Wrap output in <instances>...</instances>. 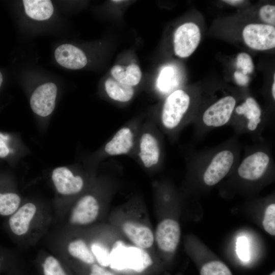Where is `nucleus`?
Segmentation results:
<instances>
[{"instance_id": "obj_1", "label": "nucleus", "mask_w": 275, "mask_h": 275, "mask_svg": "<svg viewBox=\"0 0 275 275\" xmlns=\"http://www.w3.org/2000/svg\"><path fill=\"white\" fill-rule=\"evenodd\" d=\"M156 129L151 120L143 122L133 156L144 169L149 172L159 167L161 159V146Z\"/></svg>"}, {"instance_id": "obj_2", "label": "nucleus", "mask_w": 275, "mask_h": 275, "mask_svg": "<svg viewBox=\"0 0 275 275\" xmlns=\"http://www.w3.org/2000/svg\"><path fill=\"white\" fill-rule=\"evenodd\" d=\"M143 123L142 120H133L120 127L103 146L102 157L121 155L133 157Z\"/></svg>"}, {"instance_id": "obj_3", "label": "nucleus", "mask_w": 275, "mask_h": 275, "mask_svg": "<svg viewBox=\"0 0 275 275\" xmlns=\"http://www.w3.org/2000/svg\"><path fill=\"white\" fill-rule=\"evenodd\" d=\"M190 97L184 90H176L165 99L160 113V126L165 130L172 131L181 125L190 104Z\"/></svg>"}, {"instance_id": "obj_4", "label": "nucleus", "mask_w": 275, "mask_h": 275, "mask_svg": "<svg viewBox=\"0 0 275 275\" xmlns=\"http://www.w3.org/2000/svg\"><path fill=\"white\" fill-rule=\"evenodd\" d=\"M201 32L199 26L193 22H186L179 26L174 35V50L176 56L187 58L194 52L199 44Z\"/></svg>"}, {"instance_id": "obj_5", "label": "nucleus", "mask_w": 275, "mask_h": 275, "mask_svg": "<svg viewBox=\"0 0 275 275\" xmlns=\"http://www.w3.org/2000/svg\"><path fill=\"white\" fill-rule=\"evenodd\" d=\"M245 44L250 48L265 50L275 47V28L262 23H252L246 25L242 31Z\"/></svg>"}, {"instance_id": "obj_6", "label": "nucleus", "mask_w": 275, "mask_h": 275, "mask_svg": "<svg viewBox=\"0 0 275 275\" xmlns=\"http://www.w3.org/2000/svg\"><path fill=\"white\" fill-rule=\"evenodd\" d=\"M236 105L235 99L231 96L222 98L205 111L203 121L207 126L217 127L229 121Z\"/></svg>"}, {"instance_id": "obj_7", "label": "nucleus", "mask_w": 275, "mask_h": 275, "mask_svg": "<svg viewBox=\"0 0 275 275\" xmlns=\"http://www.w3.org/2000/svg\"><path fill=\"white\" fill-rule=\"evenodd\" d=\"M57 90V86L52 82L45 83L38 87L30 99L33 111L40 116H49L55 107Z\"/></svg>"}, {"instance_id": "obj_8", "label": "nucleus", "mask_w": 275, "mask_h": 275, "mask_svg": "<svg viewBox=\"0 0 275 275\" xmlns=\"http://www.w3.org/2000/svg\"><path fill=\"white\" fill-rule=\"evenodd\" d=\"M234 159L233 153L228 150H222L215 154L204 173V183L212 186L219 182L231 169Z\"/></svg>"}, {"instance_id": "obj_9", "label": "nucleus", "mask_w": 275, "mask_h": 275, "mask_svg": "<svg viewBox=\"0 0 275 275\" xmlns=\"http://www.w3.org/2000/svg\"><path fill=\"white\" fill-rule=\"evenodd\" d=\"M181 235L179 223L171 218H166L157 225L155 239L158 248L165 252H174L179 242Z\"/></svg>"}, {"instance_id": "obj_10", "label": "nucleus", "mask_w": 275, "mask_h": 275, "mask_svg": "<svg viewBox=\"0 0 275 275\" xmlns=\"http://www.w3.org/2000/svg\"><path fill=\"white\" fill-rule=\"evenodd\" d=\"M99 210L98 199L93 195H86L78 200L72 209L70 222L76 225H88L96 219Z\"/></svg>"}, {"instance_id": "obj_11", "label": "nucleus", "mask_w": 275, "mask_h": 275, "mask_svg": "<svg viewBox=\"0 0 275 275\" xmlns=\"http://www.w3.org/2000/svg\"><path fill=\"white\" fill-rule=\"evenodd\" d=\"M51 179L58 192L64 195H72L79 193L84 186V178L79 175H74L65 167L53 170Z\"/></svg>"}, {"instance_id": "obj_12", "label": "nucleus", "mask_w": 275, "mask_h": 275, "mask_svg": "<svg viewBox=\"0 0 275 275\" xmlns=\"http://www.w3.org/2000/svg\"><path fill=\"white\" fill-rule=\"evenodd\" d=\"M269 161V157L265 152H255L243 160L238 168V174L244 179L257 180L264 175Z\"/></svg>"}, {"instance_id": "obj_13", "label": "nucleus", "mask_w": 275, "mask_h": 275, "mask_svg": "<svg viewBox=\"0 0 275 275\" xmlns=\"http://www.w3.org/2000/svg\"><path fill=\"white\" fill-rule=\"evenodd\" d=\"M121 229L126 237L137 248L146 249L152 246L154 236L151 229L135 221L124 222Z\"/></svg>"}, {"instance_id": "obj_14", "label": "nucleus", "mask_w": 275, "mask_h": 275, "mask_svg": "<svg viewBox=\"0 0 275 275\" xmlns=\"http://www.w3.org/2000/svg\"><path fill=\"white\" fill-rule=\"evenodd\" d=\"M57 62L62 66L72 70L84 67L87 59L84 52L79 48L70 44H63L54 51Z\"/></svg>"}, {"instance_id": "obj_15", "label": "nucleus", "mask_w": 275, "mask_h": 275, "mask_svg": "<svg viewBox=\"0 0 275 275\" xmlns=\"http://www.w3.org/2000/svg\"><path fill=\"white\" fill-rule=\"evenodd\" d=\"M36 206L27 203L9 216L8 226L10 231L16 236H22L29 230L30 223L36 212Z\"/></svg>"}, {"instance_id": "obj_16", "label": "nucleus", "mask_w": 275, "mask_h": 275, "mask_svg": "<svg viewBox=\"0 0 275 275\" xmlns=\"http://www.w3.org/2000/svg\"><path fill=\"white\" fill-rule=\"evenodd\" d=\"M111 73L115 80L132 87L139 84L142 75L140 67L134 63L127 66L116 65L112 68Z\"/></svg>"}, {"instance_id": "obj_17", "label": "nucleus", "mask_w": 275, "mask_h": 275, "mask_svg": "<svg viewBox=\"0 0 275 275\" xmlns=\"http://www.w3.org/2000/svg\"><path fill=\"white\" fill-rule=\"evenodd\" d=\"M104 88L111 99L121 103L130 101L134 95L133 87L121 84L113 77H109L105 80Z\"/></svg>"}, {"instance_id": "obj_18", "label": "nucleus", "mask_w": 275, "mask_h": 275, "mask_svg": "<svg viewBox=\"0 0 275 275\" xmlns=\"http://www.w3.org/2000/svg\"><path fill=\"white\" fill-rule=\"evenodd\" d=\"M25 13L31 18L44 20L49 18L53 12L52 3L49 0H23Z\"/></svg>"}, {"instance_id": "obj_19", "label": "nucleus", "mask_w": 275, "mask_h": 275, "mask_svg": "<svg viewBox=\"0 0 275 275\" xmlns=\"http://www.w3.org/2000/svg\"><path fill=\"white\" fill-rule=\"evenodd\" d=\"M235 111L238 114L244 115L248 120L247 127L249 130L254 131L257 128L261 122V110L255 99L248 98Z\"/></svg>"}, {"instance_id": "obj_20", "label": "nucleus", "mask_w": 275, "mask_h": 275, "mask_svg": "<svg viewBox=\"0 0 275 275\" xmlns=\"http://www.w3.org/2000/svg\"><path fill=\"white\" fill-rule=\"evenodd\" d=\"M67 250L72 257L85 263L92 264L95 262L96 259L92 252L82 239L71 241L68 245Z\"/></svg>"}, {"instance_id": "obj_21", "label": "nucleus", "mask_w": 275, "mask_h": 275, "mask_svg": "<svg viewBox=\"0 0 275 275\" xmlns=\"http://www.w3.org/2000/svg\"><path fill=\"white\" fill-rule=\"evenodd\" d=\"M21 202L20 196L13 192H0V215L8 216L18 208Z\"/></svg>"}, {"instance_id": "obj_22", "label": "nucleus", "mask_w": 275, "mask_h": 275, "mask_svg": "<svg viewBox=\"0 0 275 275\" xmlns=\"http://www.w3.org/2000/svg\"><path fill=\"white\" fill-rule=\"evenodd\" d=\"M152 264L150 255L144 249L136 247L131 253L129 268L136 272L145 271Z\"/></svg>"}, {"instance_id": "obj_23", "label": "nucleus", "mask_w": 275, "mask_h": 275, "mask_svg": "<svg viewBox=\"0 0 275 275\" xmlns=\"http://www.w3.org/2000/svg\"><path fill=\"white\" fill-rule=\"evenodd\" d=\"M156 84L159 92L163 93L169 92L177 84L174 68L171 66H166L162 68Z\"/></svg>"}, {"instance_id": "obj_24", "label": "nucleus", "mask_w": 275, "mask_h": 275, "mask_svg": "<svg viewBox=\"0 0 275 275\" xmlns=\"http://www.w3.org/2000/svg\"><path fill=\"white\" fill-rule=\"evenodd\" d=\"M200 275H232L229 268L218 261H210L201 268Z\"/></svg>"}, {"instance_id": "obj_25", "label": "nucleus", "mask_w": 275, "mask_h": 275, "mask_svg": "<svg viewBox=\"0 0 275 275\" xmlns=\"http://www.w3.org/2000/svg\"><path fill=\"white\" fill-rule=\"evenodd\" d=\"M43 268L44 275H67L59 261L52 256L45 258Z\"/></svg>"}, {"instance_id": "obj_26", "label": "nucleus", "mask_w": 275, "mask_h": 275, "mask_svg": "<svg viewBox=\"0 0 275 275\" xmlns=\"http://www.w3.org/2000/svg\"><path fill=\"white\" fill-rule=\"evenodd\" d=\"M263 226L265 230L271 235H275V204H271L266 209Z\"/></svg>"}, {"instance_id": "obj_27", "label": "nucleus", "mask_w": 275, "mask_h": 275, "mask_svg": "<svg viewBox=\"0 0 275 275\" xmlns=\"http://www.w3.org/2000/svg\"><path fill=\"white\" fill-rule=\"evenodd\" d=\"M236 66L242 69V72L247 75L251 73L254 70V64L251 56L245 53H239L236 58Z\"/></svg>"}, {"instance_id": "obj_28", "label": "nucleus", "mask_w": 275, "mask_h": 275, "mask_svg": "<svg viewBox=\"0 0 275 275\" xmlns=\"http://www.w3.org/2000/svg\"><path fill=\"white\" fill-rule=\"evenodd\" d=\"M236 251L239 258L243 262L250 260L249 241L244 236L239 237L236 241Z\"/></svg>"}, {"instance_id": "obj_29", "label": "nucleus", "mask_w": 275, "mask_h": 275, "mask_svg": "<svg viewBox=\"0 0 275 275\" xmlns=\"http://www.w3.org/2000/svg\"><path fill=\"white\" fill-rule=\"evenodd\" d=\"M259 16L266 24L274 26L275 24V7L266 5L262 7L259 10Z\"/></svg>"}, {"instance_id": "obj_30", "label": "nucleus", "mask_w": 275, "mask_h": 275, "mask_svg": "<svg viewBox=\"0 0 275 275\" xmlns=\"http://www.w3.org/2000/svg\"><path fill=\"white\" fill-rule=\"evenodd\" d=\"M91 250L95 259L101 266L107 265V252L102 246L98 243H93L91 246Z\"/></svg>"}, {"instance_id": "obj_31", "label": "nucleus", "mask_w": 275, "mask_h": 275, "mask_svg": "<svg viewBox=\"0 0 275 275\" xmlns=\"http://www.w3.org/2000/svg\"><path fill=\"white\" fill-rule=\"evenodd\" d=\"M8 138L6 135L0 132V157H6L10 152L9 148L7 145Z\"/></svg>"}, {"instance_id": "obj_32", "label": "nucleus", "mask_w": 275, "mask_h": 275, "mask_svg": "<svg viewBox=\"0 0 275 275\" xmlns=\"http://www.w3.org/2000/svg\"><path fill=\"white\" fill-rule=\"evenodd\" d=\"M89 275H116L113 272L97 264H93Z\"/></svg>"}, {"instance_id": "obj_33", "label": "nucleus", "mask_w": 275, "mask_h": 275, "mask_svg": "<svg viewBox=\"0 0 275 275\" xmlns=\"http://www.w3.org/2000/svg\"><path fill=\"white\" fill-rule=\"evenodd\" d=\"M234 77L237 84L244 86L249 82V77L242 72L236 71L234 73Z\"/></svg>"}, {"instance_id": "obj_34", "label": "nucleus", "mask_w": 275, "mask_h": 275, "mask_svg": "<svg viewBox=\"0 0 275 275\" xmlns=\"http://www.w3.org/2000/svg\"><path fill=\"white\" fill-rule=\"evenodd\" d=\"M223 1L225 3L233 5L240 4L244 2L243 1L241 0H225Z\"/></svg>"}, {"instance_id": "obj_35", "label": "nucleus", "mask_w": 275, "mask_h": 275, "mask_svg": "<svg viewBox=\"0 0 275 275\" xmlns=\"http://www.w3.org/2000/svg\"><path fill=\"white\" fill-rule=\"evenodd\" d=\"M272 95L273 99H275V82L274 80L272 86Z\"/></svg>"}, {"instance_id": "obj_36", "label": "nucleus", "mask_w": 275, "mask_h": 275, "mask_svg": "<svg viewBox=\"0 0 275 275\" xmlns=\"http://www.w3.org/2000/svg\"><path fill=\"white\" fill-rule=\"evenodd\" d=\"M2 82H3V75L1 72H0V87L2 84Z\"/></svg>"}, {"instance_id": "obj_37", "label": "nucleus", "mask_w": 275, "mask_h": 275, "mask_svg": "<svg viewBox=\"0 0 275 275\" xmlns=\"http://www.w3.org/2000/svg\"><path fill=\"white\" fill-rule=\"evenodd\" d=\"M1 256H3V255L2 253L1 254L0 252V268L1 266V260H3V258H1Z\"/></svg>"}, {"instance_id": "obj_38", "label": "nucleus", "mask_w": 275, "mask_h": 275, "mask_svg": "<svg viewBox=\"0 0 275 275\" xmlns=\"http://www.w3.org/2000/svg\"><path fill=\"white\" fill-rule=\"evenodd\" d=\"M270 275H275V272H272Z\"/></svg>"}]
</instances>
